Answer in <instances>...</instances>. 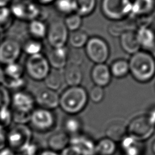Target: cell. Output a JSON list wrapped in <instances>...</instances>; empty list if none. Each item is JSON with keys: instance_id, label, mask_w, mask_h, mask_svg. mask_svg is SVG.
Returning a JSON list of instances; mask_svg holds the SVG:
<instances>
[{"instance_id": "1", "label": "cell", "mask_w": 155, "mask_h": 155, "mask_svg": "<svg viewBox=\"0 0 155 155\" xmlns=\"http://www.w3.org/2000/svg\"><path fill=\"white\" fill-rule=\"evenodd\" d=\"M129 73L140 83H147L155 76V58L148 51H140L131 55L129 61Z\"/></svg>"}, {"instance_id": "2", "label": "cell", "mask_w": 155, "mask_h": 155, "mask_svg": "<svg viewBox=\"0 0 155 155\" xmlns=\"http://www.w3.org/2000/svg\"><path fill=\"white\" fill-rule=\"evenodd\" d=\"M88 101V92L84 87H69L59 95V106L66 114L76 116L84 110Z\"/></svg>"}, {"instance_id": "3", "label": "cell", "mask_w": 155, "mask_h": 155, "mask_svg": "<svg viewBox=\"0 0 155 155\" xmlns=\"http://www.w3.org/2000/svg\"><path fill=\"white\" fill-rule=\"evenodd\" d=\"M35 104L34 96L31 93L22 90L16 91L11 96L10 106L13 122L16 124L28 123Z\"/></svg>"}, {"instance_id": "4", "label": "cell", "mask_w": 155, "mask_h": 155, "mask_svg": "<svg viewBox=\"0 0 155 155\" xmlns=\"http://www.w3.org/2000/svg\"><path fill=\"white\" fill-rule=\"evenodd\" d=\"M32 130L27 124H16L6 131V146L15 154H23L32 143Z\"/></svg>"}, {"instance_id": "5", "label": "cell", "mask_w": 155, "mask_h": 155, "mask_svg": "<svg viewBox=\"0 0 155 155\" xmlns=\"http://www.w3.org/2000/svg\"><path fill=\"white\" fill-rule=\"evenodd\" d=\"M132 0H101V11L106 18L114 22L131 16Z\"/></svg>"}, {"instance_id": "6", "label": "cell", "mask_w": 155, "mask_h": 155, "mask_svg": "<svg viewBox=\"0 0 155 155\" xmlns=\"http://www.w3.org/2000/svg\"><path fill=\"white\" fill-rule=\"evenodd\" d=\"M56 122V116L52 110L39 107L33 110L28 123L31 130L39 133H48L54 128Z\"/></svg>"}, {"instance_id": "7", "label": "cell", "mask_w": 155, "mask_h": 155, "mask_svg": "<svg viewBox=\"0 0 155 155\" xmlns=\"http://www.w3.org/2000/svg\"><path fill=\"white\" fill-rule=\"evenodd\" d=\"M10 9L14 18L29 22L38 19L41 14L40 5L31 0H15L11 3Z\"/></svg>"}, {"instance_id": "8", "label": "cell", "mask_w": 155, "mask_h": 155, "mask_svg": "<svg viewBox=\"0 0 155 155\" xmlns=\"http://www.w3.org/2000/svg\"><path fill=\"white\" fill-rule=\"evenodd\" d=\"M154 131L155 127L149 121L146 115L133 118L127 126V135L140 142L150 139Z\"/></svg>"}, {"instance_id": "9", "label": "cell", "mask_w": 155, "mask_h": 155, "mask_svg": "<svg viewBox=\"0 0 155 155\" xmlns=\"http://www.w3.org/2000/svg\"><path fill=\"white\" fill-rule=\"evenodd\" d=\"M24 68L29 77L35 81H44L51 70L46 56L42 53L29 56Z\"/></svg>"}, {"instance_id": "10", "label": "cell", "mask_w": 155, "mask_h": 155, "mask_svg": "<svg viewBox=\"0 0 155 155\" xmlns=\"http://www.w3.org/2000/svg\"><path fill=\"white\" fill-rule=\"evenodd\" d=\"M84 48L88 59L95 64L106 63L110 57V49L108 44L100 37L90 38Z\"/></svg>"}, {"instance_id": "11", "label": "cell", "mask_w": 155, "mask_h": 155, "mask_svg": "<svg viewBox=\"0 0 155 155\" xmlns=\"http://www.w3.org/2000/svg\"><path fill=\"white\" fill-rule=\"evenodd\" d=\"M69 35L68 29L62 20L52 21L48 26L46 38L52 48L65 46Z\"/></svg>"}, {"instance_id": "12", "label": "cell", "mask_w": 155, "mask_h": 155, "mask_svg": "<svg viewBox=\"0 0 155 155\" xmlns=\"http://www.w3.org/2000/svg\"><path fill=\"white\" fill-rule=\"evenodd\" d=\"M23 51V47L15 39L8 38L0 42V63L6 65L16 62Z\"/></svg>"}, {"instance_id": "13", "label": "cell", "mask_w": 155, "mask_h": 155, "mask_svg": "<svg viewBox=\"0 0 155 155\" xmlns=\"http://www.w3.org/2000/svg\"><path fill=\"white\" fill-rule=\"evenodd\" d=\"M34 96L35 104H38L40 107L53 110L59 107V95L57 91L45 88L39 91Z\"/></svg>"}, {"instance_id": "14", "label": "cell", "mask_w": 155, "mask_h": 155, "mask_svg": "<svg viewBox=\"0 0 155 155\" xmlns=\"http://www.w3.org/2000/svg\"><path fill=\"white\" fill-rule=\"evenodd\" d=\"M69 51L70 50L66 46L52 48L46 56L51 68L59 70L64 69L68 62Z\"/></svg>"}, {"instance_id": "15", "label": "cell", "mask_w": 155, "mask_h": 155, "mask_svg": "<svg viewBox=\"0 0 155 155\" xmlns=\"http://www.w3.org/2000/svg\"><path fill=\"white\" fill-rule=\"evenodd\" d=\"M70 144L74 146L81 155H96V143L88 135H74L70 138Z\"/></svg>"}, {"instance_id": "16", "label": "cell", "mask_w": 155, "mask_h": 155, "mask_svg": "<svg viewBox=\"0 0 155 155\" xmlns=\"http://www.w3.org/2000/svg\"><path fill=\"white\" fill-rule=\"evenodd\" d=\"M91 78L95 86L105 88L110 84L112 76L109 66L106 63H100L93 66L91 71Z\"/></svg>"}, {"instance_id": "17", "label": "cell", "mask_w": 155, "mask_h": 155, "mask_svg": "<svg viewBox=\"0 0 155 155\" xmlns=\"http://www.w3.org/2000/svg\"><path fill=\"white\" fill-rule=\"evenodd\" d=\"M120 45L124 52L129 54H134L141 50L135 30H128L120 36Z\"/></svg>"}, {"instance_id": "18", "label": "cell", "mask_w": 155, "mask_h": 155, "mask_svg": "<svg viewBox=\"0 0 155 155\" xmlns=\"http://www.w3.org/2000/svg\"><path fill=\"white\" fill-rule=\"evenodd\" d=\"M64 82L69 87L80 86L83 79V74L80 65L68 63L63 71Z\"/></svg>"}, {"instance_id": "19", "label": "cell", "mask_w": 155, "mask_h": 155, "mask_svg": "<svg viewBox=\"0 0 155 155\" xmlns=\"http://www.w3.org/2000/svg\"><path fill=\"white\" fill-rule=\"evenodd\" d=\"M135 32L141 48L145 51L154 48L155 34L153 29L148 26H142L138 27Z\"/></svg>"}, {"instance_id": "20", "label": "cell", "mask_w": 155, "mask_h": 155, "mask_svg": "<svg viewBox=\"0 0 155 155\" xmlns=\"http://www.w3.org/2000/svg\"><path fill=\"white\" fill-rule=\"evenodd\" d=\"M154 10L155 0H132V16L145 17L150 15Z\"/></svg>"}, {"instance_id": "21", "label": "cell", "mask_w": 155, "mask_h": 155, "mask_svg": "<svg viewBox=\"0 0 155 155\" xmlns=\"http://www.w3.org/2000/svg\"><path fill=\"white\" fill-rule=\"evenodd\" d=\"M70 136L64 131H59L52 134L48 139L49 149L57 153L61 152L70 145Z\"/></svg>"}, {"instance_id": "22", "label": "cell", "mask_w": 155, "mask_h": 155, "mask_svg": "<svg viewBox=\"0 0 155 155\" xmlns=\"http://www.w3.org/2000/svg\"><path fill=\"white\" fill-rule=\"evenodd\" d=\"M120 148L124 155H142V142H138L126 135L120 140Z\"/></svg>"}, {"instance_id": "23", "label": "cell", "mask_w": 155, "mask_h": 155, "mask_svg": "<svg viewBox=\"0 0 155 155\" xmlns=\"http://www.w3.org/2000/svg\"><path fill=\"white\" fill-rule=\"evenodd\" d=\"M48 25L41 19H34L29 22L28 31L31 36L35 40H41L46 38Z\"/></svg>"}, {"instance_id": "24", "label": "cell", "mask_w": 155, "mask_h": 155, "mask_svg": "<svg viewBox=\"0 0 155 155\" xmlns=\"http://www.w3.org/2000/svg\"><path fill=\"white\" fill-rule=\"evenodd\" d=\"M74 12L82 17L92 14L97 5V0H73Z\"/></svg>"}, {"instance_id": "25", "label": "cell", "mask_w": 155, "mask_h": 155, "mask_svg": "<svg viewBox=\"0 0 155 155\" xmlns=\"http://www.w3.org/2000/svg\"><path fill=\"white\" fill-rule=\"evenodd\" d=\"M46 88L57 91L62 87L64 82L63 74L59 70L52 69L48 76L44 80Z\"/></svg>"}, {"instance_id": "26", "label": "cell", "mask_w": 155, "mask_h": 155, "mask_svg": "<svg viewBox=\"0 0 155 155\" xmlns=\"http://www.w3.org/2000/svg\"><path fill=\"white\" fill-rule=\"evenodd\" d=\"M117 149V143L110 138L106 137L96 143L97 155H114Z\"/></svg>"}, {"instance_id": "27", "label": "cell", "mask_w": 155, "mask_h": 155, "mask_svg": "<svg viewBox=\"0 0 155 155\" xmlns=\"http://www.w3.org/2000/svg\"><path fill=\"white\" fill-rule=\"evenodd\" d=\"M110 70L112 76L116 78H123L129 74V61L123 59L116 60L110 66Z\"/></svg>"}, {"instance_id": "28", "label": "cell", "mask_w": 155, "mask_h": 155, "mask_svg": "<svg viewBox=\"0 0 155 155\" xmlns=\"http://www.w3.org/2000/svg\"><path fill=\"white\" fill-rule=\"evenodd\" d=\"M82 128V123L80 119L76 117V116H70L65 119L63 122V129L64 132L71 135V137L74 135L80 134Z\"/></svg>"}, {"instance_id": "29", "label": "cell", "mask_w": 155, "mask_h": 155, "mask_svg": "<svg viewBox=\"0 0 155 155\" xmlns=\"http://www.w3.org/2000/svg\"><path fill=\"white\" fill-rule=\"evenodd\" d=\"M88 39L89 38L87 33L79 29L71 32V34L69 35L68 41L74 48L80 49L85 46Z\"/></svg>"}, {"instance_id": "30", "label": "cell", "mask_w": 155, "mask_h": 155, "mask_svg": "<svg viewBox=\"0 0 155 155\" xmlns=\"http://www.w3.org/2000/svg\"><path fill=\"white\" fill-rule=\"evenodd\" d=\"M107 137L115 142H120V140L127 135V127L118 123H113L108 126L106 129Z\"/></svg>"}, {"instance_id": "31", "label": "cell", "mask_w": 155, "mask_h": 155, "mask_svg": "<svg viewBox=\"0 0 155 155\" xmlns=\"http://www.w3.org/2000/svg\"><path fill=\"white\" fill-rule=\"evenodd\" d=\"M4 71L7 78L18 79L23 78L25 68L16 61L5 65Z\"/></svg>"}, {"instance_id": "32", "label": "cell", "mask_w": 155, "mask_h": 155, "mask_svg": "<svg viewBox=\"0 0 155 155\" xmlns=\"http://www.w3.org/2000/svg\"><path fill=\"white\" fill-rule=\"evenodd\" d=\"M22 47H23V51L25 52L28 57L41 53V51L43 49L41 41L34 38L26 41V43L23 46H22Z\"/></svg>"}, {"instance_id": "33", "label": "cell", "mask_w": 155, "mask_h": 155, "mask_svg": "<svg viewBox=\"0 0 155 155\" xmlns=\"http://www.w3.org/2000/svg\"><path fill=\"white\" fill-rule=\"evenodd\" d=\"M64 23L69 31H76L79 30L82 25V17L78 14L74 12L67 15L65 18Z\"/></svg>"}, {"instance_id": "34", "label": "cell", "mask_w": 155, "mask_h": 155, "mask_svg": "<svg viewBox=\"0 0 155 155\" xmlns=\"http://www.w3.org/2000/svg\"><path fill=\"white\" fill-rule=\"evenodd\" d=\"M13 18L10 7H0V30L2 31L8 28Z\"/></svg>"}, {"instance_id": "35", "label": "cell", "mask_w": 155, "mask_h": 155, "mask_svg": "<svg viewBox=\"0 0 155 155\" xmlns=\"http://www.w3.org/2000/svg\"><path fill=\"white\" fill-rule=\"evenodd\" d=\"M54 6L60 13L69 15L74 12L73 0H55Z\"/></svg>"}, {"instance_id": "36", "label": "cell", "mask_w": 155, "mask_h": 155, "mask_svg": "<svg viewBox=\"0 0 155 155\" xmlns=\"http://www.w3.org/2000/svg\"><path fill=\"white\" fill-rule=\"evenodd\" d=\"M12 120V111L10 107L0 108V127L5 129L10 127Z\"/></svg>"}, {"instance_id": "37", "label": "cell", "mask_w": 155, "mask_h": 155, "mask_svg": "<svg viewBox=\"0 0 155 155\" xmlns=\"http://www.w3.org/2000/svg\"><path fill=\"white\" fill-rule=\"evenodd\" d=\"M88 99L95 104H99L104 100L105 97L104 88L94 86L88 93Z\"/></svg>"}, {"instance_id": "38", "label": "cell", "mask_w": 155, "mask_h": 155, "mask_svg": "<svg viewBox=\"0 0 155 155\" xmlns=\"http://www.w3.org/2000/svg\"><path fill=\"white\" fill-rule=\"evenodd\" d=\"M25 85V80L23 78L18 79H10L5 78L4 83L3 84V86L8 90L12 89L16 91L22 90V88H23Z\"/></svg>"}, {"instance_id": "39", "label": "cell", "mask_w": 155, "mask_h": 155, "mask_svg": "<svg viewBox=\"0 0 155 155\" xmlns=\"http://www.w3.org/2000/svg\"><path fill=\"white\" fill-rule=\"evenodd\" d=\"M122 21H116L114 23L110 25L108 27L109 34L114 37H120V35L128 30H131L127 25H124Z\"/></svg>"}, {"instance_id": "40", "label": "cell", "mask_w": 155, "mask_h": 155, "mask_svg": "<svg viewBox=\"0 0 155 155\" xmlns=\"http://www.w3.org/2000/svg\"><path fill=\"white\" fill-rule=\"evenodd\" d=\"M11 95L8 90L4 86H0V108L4 107H10Z\"/></svg>"}, {"instance_id": "41", "label": "cell", "mask_w": 155, "mask_h": 155, "mask_svg": "<svg viewBox=\"0 0 155 155\" xmlns=\"http://www.w3.org/2000/svg\"><path fill=\"white\" fill-rule=\"evenodd\" d=\"M74 51L70 52L69 51V55H68V62L74 63V64L80 65L81 63L83 62V56L80 51V49H76L74 48Z\"/></svg>"}, {"instance_id": "42", "label": "cell", "mask_w": 155, "mask_h": 155, "mask_svg": "<svg viewBox=\"0 0 155 155\" xmlns=\"http://www.w3.org/2000/svg\"><path fill=\"white\" fill-rule=\"evenodd\" d=\"M60 155H81L74 146L70 144L60 152Z\"/></svg>"}, {"instance_id": "43", "label": "cell", "mask_w": 155, "mask_h": 155, "mask_svg": "<svg viewBox=\"0 0 155 155\" xmlns=\"http://www.w3.org/2000/svg\"><path fill=\"white\" fill-rule=\"evenodd\" d=\"M6 147V130L0 127V150Z\"/></svg>"}, {"instance_id": "44", "label": "cell", "mask_w": 155, "mask_h": 155, "mask_svg": "<svg viewBox=\"0 0 155 155\" xmlns=\"http://www.w3.org/2000/svg\"><path fill=\"white\" fill-rule=\"evenodd\" d=\"M149 121L155 127V106H153L148 110V114L146 115Z\"/></svg>"}, {"instance_id": "45", "label": "cell", "mask_w": 155, "mask_h": 155, "mask_svg": "<svg viewBox=\"0 0 155 155\" xmlns=\"http://www.w3.org/2000/svg\"><path fill=\"white\" fill-rule=\"evenodd\" d=\"M37 155H60V154L51 150V149H46V150L39 151Z\"/></svg>"}, {"instance_id": "46", "label": "cell", "mask_w": 155, "mask_h": 155, "mask_svg": "<svg viewBox=\"0 0 155 155\" xmlns=\"http://www.w3.org/2000/svg\"><path fill=\"white\" fill-rule=\"evenodd\" d=\"M0 155H15V153L6 146L5 148L0 150Z\"/></svg>"}, {"instance_id": "47", "label": "cell", "mask_w": 155, "mask_h": 155, "mask_svg": "<svg viewBox=\"0 0 155 155\" xmlns=\"http://www.w3.org/2000/svg\"><path fill=\"white\" fill-rule=\"evenodd\" d=\"M5 80V75L4 71V68L0 67V86L3 85Z\"/></svg>"}, {"instance_id": "48", "label": "cell", "mask_w": 155, "mask_h": 155, "mask_svg": "<svg viewBox=\"0 0 155 155\" xmlns=\"http://www.w3.org/2000/svg\"><path fill=\"white\" fill-rule=\"evenodd\" d=\"M55 0H35L39 5H48L51 3H53Z\"/></svg>"}, {"instance_id": "49", "label": "cell", "mask_w": 155, "mask_h": 155, "mask_svg": "<svg viewBox=\"0 0 155 155\" xmlns=\"http://www.w3.org/2000/svg\"><path fill=\"white\" fill-rule=\"evenodd\" d=\"M12 2L13 0H0V7H7Z\"/></svg>"}, {"instance_id": "50", "label": "cell", "mask_w": 155, "mask_h": 155, "mask_svg": "<svg viewBox=\"0 0 155 155\" xmlns=\"http://www.w3.org/2000/svg\"><path fill=\"white\" fill-rule=\"evenodd\" d=\"M152 150H153V153L155 155V140L154 141L153 144H152Z\"/></svg>"}, {"instance_id": "51", "label": "cell", "mask_w": 155, "mask_h": 155, "mask_svg": "<svg viewBox=\"0 0 155 155\" xmlns=\"http://www.w3.org/2000/svg\"><path fill=\"white\" fill-rule=\"evenodd\" d=\"M2 34V31H1V30H0V38H1V34Z\"/></svg>"}, {"instance_id": "52", "label": "cell", "mask_w": 155, "mask_h": 155, "mask_svg": "<svg viewBox=\"0 0 155 155\" xmlns=\"http://www.w3.org/2000/svg\"><path fill=\"white\" fill-rule=\"evenodd\" d=\"M154 90H155V86H154Z\"/></svg>"}, {"instance_id": "53", "label": "cell", "mask_w": 155, "mask_h": 155, "mask_svg": "<svg viewBox=\"0 0 155 155\" xmlns=\"http://www.w3.org/2000/svg\"><path fill=\"white\" fill-rule=\"evenodd\" d=\"M123 155H124V154H123Z\"/></svg>"}, {"instance_id": "54", "label": "cell", "mask_w": 155, "mask_h": 155, "mask_svg": "<svg viewBox=\"0 0 155 155\" xmlns=\"http://www.w3.org/2000/svg\"><path fill=\"white\" fill-rule=\"evenodd\" d=\"M96 155H97V154H96Z\"/></svg>"}]
</instances>
